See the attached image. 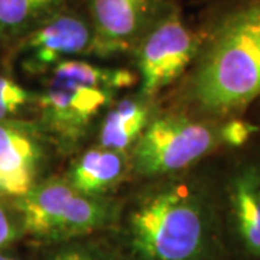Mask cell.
Returning <instances> with one entry per match:
<instances>
[{
  "instance_id": "6da1fadb",
  "label": "cell",
  "mask_w": 260,
  "mask_h": 260,
  "mask_svg": "<svg viewBox=\"0 0 260 260\" xmlns=\"http://www.w3.org/2000/svg\"><path fill=\"white\" fill-rule=\"evenodd\" d=\"M123 260H224L218 207L208 189L172 185L140 200L123 229Z\"/></svg>"
},
{
  "instance_id": "7a4b0ae2",
  "label": "cell",
  "mask_w": 260,
  "mask_h": 260,
  "mask_svg": "<svg viewBox=\"0 0 260 260\" xmlns=\"http://www.w3.org/2000/svg\"><path fill=\"white\" fill-rule=\"evenodd\" d=\"M13 204L20 215L23 234L41 242L83 239L110 227L117 218L110 201L83 194L62 179L37 184Z\"/></svg>"
},
{
  "instance_id": "3957f363",
  "label": "cell",
  "mask_w": 260,
  "mask_h": 260,
  "mask_svg": "<svg viewBox=\"0 0 260 260\" xmlns=\"http://www.w3.org/2000/svg\"><path fill=\"white\" fill-rule=\"evenodd\" d=\"M221 143L220 126L184 116L150 121L135 146V168L145 177L167 175L205 158Z\"/></svg>"
},
{
  "instance_id": "277c9868",
  "label": "cell",
  "mask_w": 260,
  "mask_h": 260,
  "mask_svg": "<svg viewBox=\"0 0 260 260\" xmlns=\"http://www.w3.org/2000/svg\"><path fill=\"white\" fill-rule=\"evenodd\" d=\"M200 39L178 13L158 19L142 37L138 51L142 93H158L182 74L200 49Z\"/></svg>"
},
{
  "instance_id": "5b68a950",
  "label": "cell",
  "mask_w": 260,
  "mask_h": 260,
  "mask_svg": "<svg viewBox=\"0 0 260 260\" xmlns=\"http://www.w3.org/2000/svg\"><path fill=\"white\" fill-rule=\"evenodd\" d=\"M13 49L25 71L47 73L70 56L95 51L94 29L81 15L62 10L34 29Z\"/></svg>"
},
{
  "instance_id": "8992f818",
  "label": "cell",
  "mask_w": 260,
  "mask_h": 260,
  "mask_svg": "<svg viewBox=\"0 0 260 260\" xmlns=\"http://www.w3.org/2000/svg\"><path fill=\"white\" fill-rule=\"evenodd\" d=\"M113 95L109 90L49 77L38 106L49 129L61 139L74 140L110 104Z\"/></svg>"
},
{
  "instance_id": "52a82bcc",
  "label": "cell",
  "mask_w": 260,
  "mask_h": 260,
  "mask_svg": "<svg viewBox=\"0 0 260 260\" xmlns=\"http://www.w3.org/2000/svg\"><path fill=\"white\" fill-rule=\"evenodd\" d=\"M44 146L35 127L28 123L0 121V195L19 200L38 182Z\"/></svg>"
},
{
  "instance_id": "ba28073f",
  "label": "cell",
  "mask_w": 260,
  "mask_h": 260,
  "mask_svg": "<svg viewBox=\"0 0 260 260\" xmlns=\"http://www.w3.org/2000/svg\"><path fill=\"white\" fill-rule=\"evenodd\" d=\"M97 52H114L140 41L155 22L160 0H87Z\"/></svg>"
},
{
  "instance_id": "9c48e42d",
  "label": "cell",
  "mask_w": 260,
  "mask_h": 260,
  "mask_svg": "<svg viewBox=\"0 0 260 260\" xmlns=\"http://www.w3.org/2000/svg\"><path fill=\"white\" fill-rule=\"evenodd\" d=\"M227 223L240 250L251 260H260V164L237 167L227 179Z\"/></svg>"
},
{
  "instance_id": "30bf717a",
  "label": "cell",
  "mask_w": 260,
  "mask_h": 260,
  "mask_svg": "<svg viewBox=\"0 0 260 260\" xmlns=\"http://www.w3.org/2000/svg\"><path fill=\"white\" fill-rule=\"evenodd\" d=\"M127 168L124 152L94 148L83 153L70 171V184L77 191L99 197L120 181Z\"/></svg>"
},
{
  "instance_id": "8fae6325",
  "label": "cell",
  "mask_w": 260,
  "mask_h": 260,
  "mask_svg": "<svg viewBox=\"0 0 260 260\" xmlns=\"http://www.w3.org/2000/svg\"><path fill=\"white\" fill-rule=\"evenodd\" d=\"M65 0H0V48H13L64 10Z\"/></svg>"
},
{
  "instance_id": "7c38bea8",
  "label": "cell",
  "mask_w": 260,
  "mask_h": 260,
  "mask_svg": "<svg viewBox=\"0 0 260 260\" xmlns=\"http://www.w3.org/2000/svg\"><path fill=\"white\" fill-rule=\"evenodd\" d=\"M148 124L146 104L136 99H124L106 113L100 129V146L126 152L139 140Z\"/></svg>"
},
{
  "instance_id": "4fadbf2b",
  "label": "cell",
  "mask_w": 260,
  "mask_h": 260,
  "mask_svg": "<svg viewBox=\"0 0 260 260\" xmlns=\"http://www.w3.org/2000/svg\"><path fill=\"white\" fill-rule=\"evenodd\" d=\"M52 78L68 80L75 83L85 84L90 87H97L109 91H119L121 88H127L135 83V74L127 70H112L99 67L81 59H64L56 64L51 71Z\"/></svg>"
},
{
  "instance_id": "5bb4252c",
  "label": "cell",
  "mask_w": 260,
  "mask_h": 260,
  "mask_svg": "<svg viewBox=\"0 0 260 260\" xmlns=\"http://www.w3.org/2000/svg\"><path fill=\"white\" fill-rule=\"evenodd\" d=\"M45 260H123V257L121 254L107 251L99 244L74 239L55 243L52 250L48 251Z\"/></svg>"
},
{
  "instance_id": "9a60e30c",
  "label": "cell",
  "mask_w": 260,
  "mask_h": 260,
  "mask_svg": "<svg viewBox=\"0 0 260 260\" xmlns=\"http://www.w3.org/2000/svg\"><path fill=\"white\" fill-rule=\"evenodd\" d=\"M30 103V94L6 75H0V121L12 120Z\"/></svg>"
},
{
  "instance_id": "2e32d148",
  "label": "cell",
  "mask_w": 260,
  "mask_h": 260,
  "mask_svg": "<svg viewBox=\"0 0 260 260\" xmlns=\"http://www.w3.org/2000/svg\"><path fill=\"white\" fill-rule=\"evenodd\" d=\"M23 227L13 203H6L0 197V250L10 249L12 244L23 237Z\"/></svg>"
},
{
  "instance_id": "e0dca14e",
  "label": "cell",
  "mask_w": 260,
  "mask_h": 260,
  "mask_svg": "<svg viewBox=\"0 0 260 260\" xmlns=\"http://www.w3.org/2000/svg\"><path fill=\"white\" fill-rule=\"evenodd\" d=\"M257 130L259 127L250 121L240 117H232L224 121L223 124H220L221 143H225L230 148H240L250 140Z\"/></svg>"
},
{
  "instance_id": "ac0fdd59",
  "label": "cell",
  "mask_w": 260,
  "mask_h": 260,
  "mask_svg": "<svg viewBox=\"0 0 260 260\" xmlns=\"http://www.w3.org/2000/svg\"><path fill=\"white\" fill-rule=\"evenodd\" d=\"M0 260H20L13 253V251H10V249H5V250H0Z\"/></svg>"
}]
</instances>
